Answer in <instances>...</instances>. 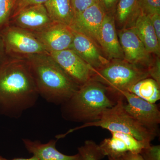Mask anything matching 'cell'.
I'll list each match as a JSON object with an SVG mask.
<instances>
[{
  "label": "cell",
  "instance_id": "1f68e13d",
  "mask_svg": "<svg viewBox=\"0 0 160 160\" xmlns=\"http://www.w3.org/2000/svg\"><path fill=\"white\" fill-rule=\"evenodd\" d=\"M0 160H38L37 158L35 157L34 156H32L31 158H15L12 159H8L5 158L3 157L2 156L0 155Z\"/></svg>",
  "mask_w": 160,
  "mask_h": 160
},
{
  "label": "cell",
  "instance_id": "4fadbf2b",
  "mask_svg": "<svg viewBox=\"0 0 160 160\" xmlns=\"http://www.w3.org/2000/svg\"><path fill=\"white\" fill-rule=\"evenodd\" d=\"M73 32L72 49L92 69L97 70L107 65L109 60L103 56L100 48L90 38L82 33Z\"/></svg>",
  "mask_w": 160,
  "mask_h": 160
},
{
  "label": "cell",
  "instance_id": "7a4b0ae2",
  "mask_svg": "<svg viewBox=\"0 0 160 160\" xmlns=\"http://www.w3.org/2000/svg\"><path fill=\"white\" fill-rule=\"evenodd\" d=\"M26 59L39 96L48 102L61 106L80 87L49 52L33 55Z\"/></svg>",
  "mask_w": 160,
  "mask_h": 160
},
{
  "label": "cell",
  "instance_id": "5b68a950",
  "mask_svg": "<svg viewBox=\"0 0 160 160\" xmlns=\"http://www.w3.org/2000/svg\"><path fill=\"white\" fill-rule=\"evenodd\" d=\"M112 60L101 69L92 70L91 79L118 95H121V92L128 91L140 80L149 77L147 69L124 59Z\"/></svg>",
  "mask_w": 160,
  "mask_h": 160
},
{
  "label": "cell",
  "instance_id": "44dd1931",
  "mask_svg": "<svg viewBox=\"0 0 160 160\" xmlns=\"http://www.w3.org/2000/svg\"><path fill=\"white\" fill-rule=\"evenodd\" d=\"M78 152L83 160H101L105 157L99 145L92 140L85 141L83 146L78 148Z\"/></svg>",
  "mask_w": 160,
  "mask_h": 160
},
{
  "label": "cell",
  "instance_id": "8992f818",
  "mask_svg": "<svg viewBox=\"0 0 160 160\" xmlns=\"http://www.w3.org/2000/svg\"><path fill=\"white\" fill-rule=\"evenodd\" d=\"M8 57L26 59L33 55L48 52L32 32L8 24L0 31Z\"/></svg>",
  "mask_w": 160,
  "mask_h": 160
},
{
  "label": "cell",
  "instance_id": "6da1fadb",
  "mask_svg": "<svg viewBox=\"0 0 160 160\" xmlns=\"http://www.w3.org/2000/svg\"><path fill=\"white\" fill-rule=\"evenodd\" d=\"M39 97L26 59L8 58L0 67V114L18 118Z\"/></svg>",
  "mask_w": 160,
  "mask_h": 160
},
{
  "label": "cell",
  "instance_id": "3957f363",
  "mask_svg": "<svg viewBox=\"0 0 160 160\" xmlns=\"http://www.w3.org/2000/svg\"><path fill=\"white\" fill-rule=\"evenodd\" d=\"M108 92L106 86L91 79L61 105L62 117L66 121L84 124L98 121L117 101L111 99Z\"/></svg>",
  "mask_w": 160,
  "mask_h": 160
},
{
  "label": "cell",
  "instance_id": "9a60e30c",
  "mask_svg": "<svg viewBox=\"0 0 160 160\" xmlns=\"http://www.w3.org/2000/svg\"><path fill=\"white\" fill-rule=\"evenodd\" d=\"M58 139H51L42 143L39 140L28 138L22 139L27 151L38 160H83L78 153L74 155H67L60 152L56 148Z\"/></svg>",
  "mask_w": 160,
  "mask_h": 160
},
{
  "label": "cell",
  "instance_id": "ba28073f",
  "mask_svg": "<svg viewBox=\"0 0 160 160\" xmlns=\"http://www.w3.org/2000/svg\"><path fill=\"white\" fill-rule=\"evenodd\" d=\"M106 11L99 2L75 15L69 27L73 31L89 38L101 49L100 32Z\"/></svg>",
  "mask_w": 160,
  "mask_h": 160
},
{
  "label": "cell",
  "instance_id": "f546056e",
  "mask_svg": "<svg viewBox=\"0 0 160 160\" xmlns=\"http://www.w3.org/2000/svg\"><path fill=\"white\" fill-rule=\"evenodd\" d=\"M8 58L9 57L6 54L2 39L0 36V67L8 59Z\"/></svg>",
  "mask_w": 160,
  "mask_h": 160
},
{
  "label": "cell",
  "instance_id": "d6986e66",
  "mask_svg": "<svg viewBox=\"0 0 160 160\" xmlns=\"http://www.w3.org/2000/svg\"><path fill=\"white\" fill-rule=\"evenodd\" d=\"M128 91L152 104H156L160 99V85L150 77L140 80Z\"/></svg>",
  "mask_w": 160,
  "mask_h": 160
},
{
  "label": "cell",
  "instance_id": "603a6c76",
  "mask_svg": "<svg viewBox=\"0 0 160 160\" xmlns=\"http://www.w3.org/2000/svg\"><path fill=\"white\" fill-rule=\"evenodd\" d=\"M140 11L148 15L160 13V0H138Z\"/></svg>",
  "mask_w": 160,
  "mask_h": 160
},
{
  "label": "cell",
  "instance_id": "d4e9b609",
  "mask_svg": "<svg viewBox=\"0 0 160 160\" xmlns=\"http://www.w3.org/2000/svg\"><path fill=\"white\" fill-rule=\"evenodd\" d=\"M47 1V0H15L12 16L26 7L44 4Z\"/></svg>",
  "mask_w": 160,
  "mask_h": 160
},
{
  "label": "cell",
  "instance_id": "4316f807",
  "mask_svg": "<svg viewBox=\"0 0 160 160\" xmlns=\"http://www.w3.org/2000/svg\"><path fill=\"white\" fill-rule=\"evenodd\" d=\"M147 71L149 77L156 81L160 85V61L159 57L157 56L155 61H152Z\"/></svg>",
  "mask_w": 160,
  "mask_h": 160
},
{
  "label": "cell",
  "instance_id": "30bf717a",
  "mask_svg": "<svg viewBox=\"0 0 160 160\" xmlns=\"http://www.w3.org/2000/svg\"><path fill=\"white\" fill-rule=\"evenodd\" d=\"M60 67L80 86L91 79L92 69L73 50L49 53Z\"/></svg>",
  "mask_w": 160,
  "mask_h": 160
},
{
  "label": "cell",
  "instance_id": "cb8c5ba5",
  "mask_svg": "<svg viewBox=\"0 0 160 160\" xmlns=\"http://www.w3.org/2000/svg\"><path fill=\"white\" fill-rule=\"evenodd\" d=\"M140 154L145 160H160V146L150 144L143 149Z\"/></svg>",
  "mask_w": 160,
  "mask_h": 160
},
{
  "label": "cell",
  "instance_id": "5bb4252c",
  "mask_svg": "<svg viewBox=\"0 0 160 160\" xmlns=\"http://www.w3.org/2000/svg\"><path fill=\"white\" fill-rule=\"evenodd\" d=\"M99 43L101 49L110 59H124L116 29L115 18L111 13L106 12L103 19L100 29Z\"/></svg>",
  "mask_w": 160,
  "mask_h": 160
},
{
  "label": "cell",
  "instance_id": "d6a6232c",
  "mask_svg": "<svg viewBox=\"0 0 160 160\" xmlns=\"http://www.w3.org/2000/svg\"><path fill=\"white\" fill-rule=\"evenodd\" d=\"M109 160H123L122 158H108Z\"/></svg>",
  "mask_w": 160,
  "mask_h": 160
},
{
  "label": "cell",
  "instance_id": "4dcf8cb0",
  "mask_svg": "<svg viewBox=\"0 0 160 160\" xmlns=\"http://www.w3.org/2000/svg\"><path fill=\"white\" fill-rule=\"evenodd\" d=\"M123 160H145L140 153H132V152H126L122 157Z\"/></svg>",
  "mask_w": 160,
  "mask_h": 160
},
{
  "label": "cell",
  "instance_id": "83f0119b",
  "mask_svg": "<svg viewBox=\"0 0 160 160\" xmlns=\"http://www.w3.org/2000/svg\"><path fill=\"white\" fill-rule=\"evenodd\" d=\"M149 16L158 40L160 42V13H154L149 15Z\"/></svg>",
  "mask_w": 160,
  "mask_h": 160
},
{
  "label": "cell",
  "instance_id": "ac0fdd59",
  "mask_svg": "<svg viewBox=\"0 0 160 160\" xmlns=\"http://www.w3.org/2000/svg\"><path fill=\"white\" fill-rule=\"evenodd\" d=\"M44 5L52 22L70 26L74 17L70 0H47Z\"/></svg>",
  "mask_w": 160,
  "mask_h": 160
},
{
  "label": "cell",
  "instance_id": "277c9868",
  "mask_svg": "<svg viewBox=\"0 0 160 160\" xmlns=\"http://www.w3.org/2000/svg\"><path fill=\"white\" fill-rule=\"evenodd\" d=\"M124 104V98L121 96L115 105L105 110L98 121L86 123L70 129L66 133L56 136V138L58 140L78 129L98 127L107 129L110 132H121L132 135L139 141L151 143L158 135V133L146 129L132 118L125 111Z\"/></svg>",
  "mask_w": 160,
  "mask_h": 160
},
{
  "label": "cell",
  "instance_id": "7c38bea8",
  "mask_svg": "<svg viewBox=\"0 0 160 160\" xmlns=\"http://www.w3.org/2000/svg\"><path fill=\"white\" fill-rule=\"evenodd\" d=\"M52 21L44 4L29 6L12 16L9 24L36 33L49 26Z\"/></svg>",
  "mask_w": 160,
  "mask_h": 160
},
{
  "label": "cell",
  "instance_id": "f1b7e54d",
  "mask_svg": "<svg viewBox=\"0 0 160 160\" xmlns=\"http://www.w3.org/2000/svg\"><path fill=\"white\" fill-rule=\"evenodd\" d=\"M119 0H98L106 13H111L116 9Z\"/></svg>",
  "mask_w": 160,
  "mask_h": 160
},
{
  "label": "cell",
  "instance_id": "9c48e42d",
  "mask_svg": "<svg viewBox=\"0 0 160 160\" xmlns=\"http://www.w3.org/2000/svg\"><path fill=\"white\" fill-rule=\"evenodd\" d=\"M118 34L124 60L147 70L152 62L151 56L132 27H125Z\"/></svg>",
  "mask_w": 160,
  "mask_h": 160
},
{
  "label": "cell",
  "instance_id": "e0dca14e",
  "mask_svg": "<svg viewBox=\"0 0 160 160\" xmlns=\"http://www.w3.org/2000/svg\"><path fill=\"white\" fill-rule=\"evenodd\" d=\"M110 132L111 137L104 139L99 145L100 149L105 157L113 158H122L129 152L131 136L123 132Z\"/></svg>",
  "mask_w": 160,
  "mask_h": 160
},
{
  "label": "cell",
  "instance_id": "484cf974",
  "mask_svg": "<svg viewBox=\"0 0 160 160\" xmlns=\"http://www.w3.org/2000/svg\"><path fill=\"white\" fill-rule=\"evenodd\" d=\"M73 8L74 15L89 8L95 3L98 2V0H70Z\"/></svg>",
  "mask_w": 160,
  "mask_h": 160
},
{
  "label": "cell",
  "instance_id": "7402d4cb",
  "mask_svg": "<svg viewBox=\"0 0 160 160\" xmlns=\"http://www.w3.org/2000/svg\"><path fill=\"white\" fill-rule=\"evenodd\" d=\"M15 0H0V31L9 24Z\"/></svg>",
  "mask_w": 160,
  "mask_h": 160
},
{
  "label": "cell",
  "instance_id": "ffe728a7",
  "mask_svg": "<svg viewBox=\"0 0 160 160\" xmlns=\"http://www.w3.org/2000/svg\"><path fill=\"white\" fill-rule=\"evenodd\" d=\"M115 9L118 22L125 27L132 24L140 12L138 0H119Z\"/></svg>",
  "mask_w": 160,
  "mask_h": 160
},
{
  "label": "cell",
  "instance_id": "2e32d148",
  "mask_svg": "<svg viewBox=\"0 0 160 160\" xmlns=\"http://www.w3.org/2000/svg\"><path fill=\"white\" fill-rule=\"evenodd\" d=\"M132 24L131 27L134 29L148 52L160 57V42L158 40L149 15L140 11Z\"/></svg>",
  "mask_w": 160,
  "mask_h": 160
},
{
  "label": "cell",
  "instance_id": "8fae6325",
  "mask_svg": "<svg viewBox=\"0 0 160 160\" xmlns=\"http://www.w3.org/2000/svg\"><path fill=\"white\" fill-rule=\"evenodd\" d=\"M32 33L49 53L70 49L73 39V30L69 26L54 22L42 31Z\"/></svg>",
  "mask_w": 160,
  "mask_h": 160
},
{
  "label": "cell",
  "instance_id": "52a82bcc",
  "mask_svg": "<svg viewBox=\"0 0 160 160\" xmlns=\"http://www.w3.org/2000/svg\"><path fill=\"white\" fill-rule=\"evenodd\" d=\"M127 103H124L125 111L146 129L158 133L160 123V111L156 104L149 103L128 91L121 92Z\"/></svg>",
  "mask_w": 160,
  "mask_h": 160
}]
</instances>
